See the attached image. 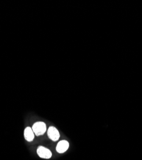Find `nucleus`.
Returning a JSON list of instances; mask_svg holds the SVG:
<instances>
[{"label": "nucleus", "instance_id": "1", "mask_svg": "<svg viewBox=\"0 0 142 160\" xmlns=\"http://www.w3.org/2000/svg\"><path fill=\"white\" fill-rule=\"evenodd\" d=\"M32 130L36 136H41L44 135L46 132V125L43 122H35L32 127Z\"/></svg>", "mask_w": 142, "mask_h": 160}, {"label": "nucleus", "instance_id": "2", "mask_svg": "<svg viewBox=\"0 0 142 160\" xmlns=\"http://www.w3.org/2000/svg\"><path fill=\"white\" fill-rule=\"evenodd\" d=\"M47 135L49 139L55 142L57 141L60 138V132L56 128L51 126L47 130Z\"/></svg>", "mask_w": 142, "mask_h": 160}, {"label": "nucleus", "instance_id": "3", "mask_svg": "<svg viewBox=\"0 0 142 160\" xmlns=\"http://www.w3.org/2000/svg\"><path fill=\"white\" fill-rule=\"evenodd\" d=\"M37 154L39 157L44 159H49L52 156V152L50 150L44 148V147L40 146L37 149Z\"/></svg>", "mask_w": 142, "mask_h": 160}, {"label": "nucleus", "instance_id": "4", "mask_svg": "<svg viewBox=\"0 0 142 160\" xmlns=\"http://www.w3.org/2000/svg\"><path fill=\"white\" fill-rule=\"evenodd\" d=\"M69 143L67 140H61L58 142L56 146V151L58 153H63L67 151Z\"/></svg>", "mask_w": 142, "mask_h": 160}, {"label": "nucleus", "instance_id": "5", "mask_svg": "<svg viewBox=\"0 0 142 160\" xmlns=\"http://www.w3.org/2000/svg\"><path fill=\"white\" fill-rule=\"evenodd\" d=\"M24 138L28 142H32L35 137V133L33 132L32 128L30 127H27L24 131Z\"/></svg>", "mask_w": 142, "mask_h": 160}]
</instances>
